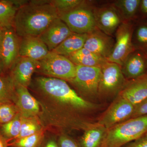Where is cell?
Wrapping results in <instances>:
<instances>
[{
  "label": "cell",
  "mask_w": 147,
  "mask_h": 147,
  "mask_svg": "<svg viewBox=\"0 0 147 147\" xmlns=\"http://www.w3.org/2000/svg\"><path fill=\"white\" fill-rule=\"evenodd\" d=\"M59 17L57 11L50 1L42 4L30 1L18 9L13 27L19 37H38Z\"/></svg>",
  "instance_id": "1"
},
{
  "label": "cell",
  "mask_w": 147,
  "mask_h": 147,
  "mask_svg": "<svg viewBox=\"0 0 147 147\" xmlns=\"http://www.w3.org/2000/svg\"><path fill=\"white\" fill-rule=\"evenodd\" d=\"M39 91L56 100L72 112L89 113L99 108V105L79 96L65 81L52 77L39 76L35 80Z\"/></svg>",
  "instance_id": "2"
},
{
  "label": "cell",
  "mask_w": 147,
  "mask_h": 147,
  "mask_svg": "<svg viewBox=\"0 0 147 147\" xmlns=\"http://www.w3.org/2000/svg\"><path fill=\"white\" fill-rule=\"evenodd\" d=\"M147 131V115L131 118L107 129L101 147H123Z\"/></svg>",
  "instance_id": "3"
},
{
  "label": "cell",
  "mask_w": 147,
  "mask_h": 147,
  "mask_svg": "<svg viewBox=\"0 0 147 147\" xmlns=\"http://www.w3.org/2000/svg\"><path fill=\"white\" fill-rule=\"evenodd\" d=\"M92 1H84L82 4L68 12L59 15L71 31L79 34H88L97 27L94 16Z\"/></svg>",
  "instance_id": "4"
},
{
  "label": "cell",
  "mask_w": 147,
  "mask_h": 147,
  "mask_svg": "<svg viewBox=\"0 0 147 147\" xmlns=\"http://www.w3.org/2000/svg\"><path fill=\"white\" fill-rule=\"evenodd\" d=\"M76 66L68 58L53 53L38 61L35 71L47 77L62 79L70 82L76 74Z\"/></svg>",
  "instance_id": "5"
},
{
  "label": "cell",
  "mask_w": 147,
  "mask_h": 147,
  "mask_svg": "<svg viewBox=\"0 0 147 147\" xmlns=\"http://www.w3.org/2000/svg\"><path fill=\"white\" fill-rule=\"evenodd\" d=\"M100 69L98 97L108 98L117 96L127 81L123 74L121 67L107 61Z\"/></svg>",
  "instance_id": "6"
},
{
  "label": "cell",
  "mask_w": 147,
  "mask_h": 147,
  "mask_svg": "<svg viewBox=\"0 0 147 147\" xmlns=\"http://www.w3.org/2000/svg\"><path fill=\"white\" fill-rule=\"evenodd\" d=\"M134 22H122L115 33L114 48L107 61L121 66L127 56L134 50L132 35Z\"/></svg>",
  "instance_id": "7"
},
{
  "label": "cell",
  "mask_w": 147,
  "mask_h": 147,
  "mask_svg": "<svg viewBox=\"0 0 147 147\" xmlns=\"http://www.w3.org/2000/svg\"><path fill=\"white\" fill-rule=\"evenodd\" d=\"M75 77L69 82L84 96L90 98L98 97L100 68L76 65Z\"/></svg>",
  "instance_id": "8"
},
{
  "label": "cell",
  "mask_w": 147,
  "mask_h": 147,
  "mask_svg": "<svg viewBox=\"0 0 147 147\" xmlns=\"http://www.w3.org/2000/svg\"><path fill=\"white\" fill-rule=\"evenodd\" d=\"M134 105L117 96L97 123L108 129L131 118Z\"/></svg>",
  "instance_id": "9"
},
{
  "label": "cell",
  "mask_w": 147,
  "mask_h": 147,
  "mask_svg": "<svg viewBox=\"0 0 147 147\" xmlns=\"http://www.w3.org/2000/svg\"><path fill=\"white\" fill-rule=\"evenodd\" d=\"M93 13L98 28L106 34L114 37L122 21L111 3L98 6L95 5L94 4Z\"/></svg>",
  "instance_id": "10"
},
{
  "label": "cell",
  "mask_w": 147,
  "mask_h": 147,
  "mask_svg": "<svg viewBox=\"0 0 147 147\" xmlns=\"http://www.w3.org/2000/svg\"><path fill=\"white\" fill-rule=\"evenodd\" d=\"M21 38L16 34L13 27L3 29V34L0 48V57L5 70L10 69L19 57Z\"/></svg>",
  "instance_id": "11"
},
{
  "label": "cell",
  "mask_w": 147,
  "mask_h": 147,
  "mask_svg": "<svg viewBox=\"0 0 147 147\" xmlns=\"http://www.w3.org/2000/svg\"><path fill=\"white\" fill-rule=\"evenodd\" d=\"M115 39L96 28L88 34L84 48L107 60L113 52Z\"/></svg>",
  "instance_id": "12"
},
{
  "label": "cell",
  "mask_w": 147,
  "mask_h": 147,
  "mask_svg": "<svg viewBox=\"0 0 147 147\" xmlns=\"http://www.w3.org/2000/svg\"><path fill=\"white\" fill-rule=\"evenodd\" d=\"M72 33L65 23L59 17L38 37L51 52Z\"/></svg>",
  "instance_id": "13"
},
{
  "label": "cell",
  "mask_w": 147,
  "mask_h": 147,
  "mask_svg": "<svg viewBox=\"0 0 147 147\" xmlns=\"http://www.w3.org/2000/svg\"><path fill=\"white\" fill-rule=\"evenodd\" d=\"M126 80L136 79L147 74V55L135 50L127 56L121 67Z\"/></svg>",
  "instance_id": "14"
},
{
  "label": "cell",
  "mask_w": 147,
  "mask_h": 147,
  "mask_svg": "<svg viewBox=\"0 0 147 147\" xmlns=\"http://www.w3.org/2000/svg\"><path fill=\"white\" fill-rule=\"evenodd\" d=\"M135 106L147 98V74L127 81L118 95Z\"/></svg>",
  "instance_id": "15"
},
{
  "label": "cell",
  "mask_w": 147,
  "mask_h": 147,
  "mask_svg": "<svg viewBox=\"0 0 147 147\" xmlns=\"http://www.w3.org/2000/svg\"><path fill=\"white\" fill-rule=\"evenodd\" d=\"M38 61L30 58L19 57L11 70V76L15 84L28 88L32 82V77L35 72Z\"/></svg>",
  "instance_id": "16"
},
{
  "label": "cell",
  "mask_w": 147,
  "mask_h": 147,
  "mask_svg": "<svg viewBox=\"0 0 147 147\" xmlns=\"http://www.w3.org/2000/svg\"><path fill=\"white\" fill-rule=\"evenodd\" d=\"M13 100H15L16 106L24 117H35L39 113V103L26 87L15 84Z\"/></svg>",
  "instance_id": "17"
},
{
  "label": "cell",
  "mask_w": 147,
  "mask_h": 147,
  "mask_svg": "<svg viewBox=\"0 0 147 147\" xmlns=\"http://www.w3.org/2000/svg\"><path fill=\"white\" fill-rule=\"evenodd\" d=\"M50 52L47 46L38 37L21 38L19 57L38 61L45 57Z\"/></svg>",
  "instance_id": "18"
},
{
  "label": "cell",
  "mask_w": 147,
  "mask_h": 147,
  "mask_svg": "<svg viewBox=\"0 0 147 147\" xmlns=\"http://www.w3.org/2000/svg\"><path fill=\"white\" fill-rule=\"evenodd\" d=\"M141 0H117L111 2L122 22H134L138 20Z\"/></svg>",
  "instance_id": "19"
},
{
  "label": "cell",
  "mask_w": 147,
  "mask_h": 147,
  "mask_svg": "<svg viewBox=\"0 0 147 147\" xmlns=\"http://www.w3.org/2000/svg\"><path fill=\"white\" fill-rule=\"evenodd\" d=\"M107 129L97 123L86 129L80 140L81 147H101Z\"/></svg>",
  "instance_id": "20"
},
{
  "label": "cell",
  "mask_w": 147,
  "mask_h": 147,
  "mask_svg": "<svg viewBox=\"0 0 147 147\" xmlns=\"http://www.w3.org/2000/svg\"><path fill=\"white\" fill-rule=\"evenodd\" d=\"M27 2V1L0 0V28L13 27L17 10Z\"/></svg>",
  "instance_id": "21"
},
{
  "label": "cell",
  "mask_w": 147,
  "mask_h": 147,
  "mask_svg": "<svg viewBox=\"0 0 147 147\" xmlns=\"http://www.w3.org/2000/svg\"><path fill=\"white\" fill-rule=\"evenodd\" d=\"M67 57L76 65L99 68L108 61L84 47L69 55Z\"/></svg>",
  "instance_id": "22"
},
{
  "label": "cell",
  "mask_w": 147,
  "mask_h": 147,
  "mask_svg": "<svg viewBox=\"0 0 147 147\" xmlns=\"http://www.w3.org/2000/svg\"><path fill=\"white\" fill-rule=\"evenodd\" d=\"M87 36L88 34L72 33L52 52L67 57L84 47Z\"/></svg>",
  "instance_id": "23"
},
{
  "label": "cell",
  "mask_w": 147,
  "mask_h": 147,
  "mask_svg": "<svg viewBox=\"0 0 147 147\" xmlns=\"http://www.w3.org/2000/svg\"><path fill=\"white\" fill-rule=\"evenodd\" d=\"M132 45L135 50L147 55V21L138 20L134 23L132 35Z\"/></svg>",
  "instance_id": "24"
},
{
  "label": "cell",
  "mask_w": 147,
  "mask_h": 147,
  "mask_svg": "<svg viewBox=\"0 0 147 147\" xmlns=\"http://www.w3.org/2000/svg\"><path fill=\"white\" fill-rule=\"evenodd\" d=\"M23 116L19 113L12 120L2 125L1 133L6 139H16L21 131Z\"/></svg>",
  "instance_id": "25"
},
{
  "label": "cell",
  "mask_w": 147,
  "mask_h": 147,
  "mask_svg": "<svg viewBox=\"0 0 147 147\" xmlns=\"http://www.w3.org/2000/svg\"><path fill=\"white\" fill-rule=\"evenodd\" d=\"M15 84L11 75L0 76V102L8 101L14 98Z\"/></svg>",
  "instance_id": "26"
},
{
  "label": "cell",
  "mask_w": 147,
  "mask_h": 147,
  "mask_svg": "<svg viewBox=\"0 0 147 147\" xmlns=\"http://www.w3.org/2000/svg\"><path fill=\"white\" fill-rule=\"evenodd\" d=\"M42 129L39 121L35 117H23L21 131L16 139H20L38 132Z\"/></svg>",
  "instance_id": "27"
},
{
  "label": "cell",
  "mask_w": 147,
  "mask_h": 147,
  "mask_svg": "<svg viewBox=\"0 0 147 147\" xmlns=\"http://www.w3.org/2000/svg\"><path fill=\"white\" fill-rule=\"evenodd\" d=\"M43 134L42 129L32 135L16 139L12 145L14 147H39L43 139Z\"/></svg>",
  "instance_id": "28"
},
{
  "label": "cell",
  "mask_w": 147,
  "mask_h": 147,
  "mask_svg": "<svg viewBox=\"0 0 147 147\" xmlns=\"http://www.w3.org/2000/svg\"><path fill=\"white\" fill-rule=\"evenodd\" d=\"M19 113L16 105L9 101L0 102V123H7L14 119Z\"/></svg>",
  "instance_id": "29"
},
{
  "label": "cell",
  "mask_w": 147,
  "mask_h": 147,
  "mask_svg": "<svg viewBox=\"0 0 147 147\" xmlns=\"http://www.w3.org/2000/svg\"><path fill=\"white\" fill-rule=\"evenodd\" d=\"M82 0H52L50 3L57 11L59 14L70 11L82 4Z\"/></svg>",
  "instance_id": "30"
},
{
  "label": "cell",
  "mask_w": 147,
  "mask_h": 147,
  "mask_svg": "<svg viewBox=\"0 0 147 147\" xmlns=\"http://www.w3.org/2000/svg\"><path fill=\"white\" fill-rule=\"evenodd\" d=\"M147 115V98L135 105L131 118Z\"/></svg>",
  "instance_id": "31"
},
{
  "label": "cell",
  "mask_w": 147,
  "mask_h": 147,
  "mask_svg": "<svg viewBox=\"0 0 147 147\" xmlns=\"http://www.w3.org/2000/svg\"><path fill=\"white\" fill-rule=\"evenodd\" d=\"M59 147H81L72 138L66 135L61 136L59 139Z\"/></svg>",
  "instance_id": "32"
},
{
  "label": "cell",
  "mask_w": 147,
  "mask_h": 147,
  "mask_svg": "<svg viewBox=\"0 0 147 147\" xmlns=\"http://www.w3.org/2000/svg\"><path fill=\"white\" fill-rule=\"evenodd\" d=\"M123 147H147V131L138 139Z\"/></svg>",
  "instance_id": "33"
},
{
  "label": "cell",
  "mask_w": 147,
  "mask_h": 147,
  "mask_svg": "<svg viewBox=\"0 0 147 147\" xmlns=\"http://www.w3.org/2000/svg\"><path fill=\"white\" fill-rule=\"evenodd\" d=\"M138 20L147 21V0H141L139 7Z\"/></svg>",
  "instance_id": "34"
},
{
  "label": "cell",
  "mask_w": 147,
  "mask_h": 147,
  "mask_svg": "<svg viewBox=\"0 0 147 147\" xmlns=\"http://www.w3.org/2000/svg\"><path fill=\"white\" fill-rule=\"evenodd\" d=\"M7 147L6 139L4 138L0 133V147Z\"/></svg>",
  "instance_id": "35"
},
{
  "label": "cell",
  "mask_w": 147,
  "mask_h": 147,
  "mask_svg": "<svg viewBox=\"0 0 147 147\" xmlns=\"http://www.w3.org/2000/svg\"><path fill=\"white\" fill-rule=\"evenodd\" d=\"M45 147H59L57 144L54 141H50L47 142Z\"/></svg>",
  "instance_id": "36"
},
{
  "label": "cell",
  "mask_w": 147,
  "mask_h": 147,
  "mask_svg": "<svg viewBox=\"0 0 147 147\" xmlns=\"http://www.w3.org/2000/svg\"><path fill=\"white\" fill-rule=\"evenodd\" d=\"M5 67L4 65L3 62L1 58L0 57V76L2 75V74L3 73V71H4Z\"/></svg>",
  "instance_id": "37"
},
{
  "label": "cell",
  "mask_w": 147,
  "mask_h": 147,
  "mask_svg": "<svg viewBox=\"0 0 147 147\" xmlns=\"http://www.w3.org/2000/svg\"><path fill=\"white\" fill-rule=\"evenodd\" d=\"M3 34V29L0 28V48L2 41Z\"/></svg>",
  "instance_id": "38"
}]
</instances>
